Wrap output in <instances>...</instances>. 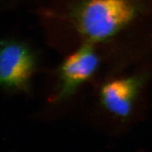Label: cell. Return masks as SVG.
I'll return each instance as SVG.
<instances>
[{
  "mask_svg": "<svg viewBox=\"0 0 152 152\" xmlns=\"http://www.w3.org/2000/svg\"><path fill=\"white\" fill-rule=\"evenodd\" d=\"M34 68V57L24 44L12 40L0 43L1 85L11 88L26 86Z\"/></svg>",
  "mask_w": 152,
  "mask_h": 152,
  "instance_id": "2",
  "label": "cell"
},
{
  "mask_svg": "<svg viewBox=\"0 0 152 152\" xmlns=\"http://www.w3.org/2000/svg\"><path fill=\"white\" fill-rule=\"evenodd\" d=\"M134 0H78L72 17L85 42L107 41L126 27L137 16Z\"/></svg>",
  "mask_w": 152,
  "mask_h": 152,
  "instance_id": "1",
  "label": "cell"
},
{
  "mask_svg": "<svg viewBox=\"0 0 152 152\" xmlns=\"http://www.w3.org/2000/svg\"><path fill=\"white\" fill-rule=\"evenodd\" d=\"M141 81L140 77H132L105 84L101 91L104 105L115 115L127 116L130 113Z\"/></svg>",
  "mask_w": 152,
  "mask_h": 152,
  "instance_id": "4",
  "label": "cell"
},
{
  "mask_svg": "<svg viewBox=\"0 0 152 152\" xmlns=\"http://www.w3.org/2000/svg\"><path fill=\"white\" fill-rule=\"evenodd\" d=\"M99 61L94 44L87 42L68 56L60 67L61 85L56 98L68 96L91 77L98 69Z\"/></svg>",
  "mask_w": 152,
  "mask_h": 152,
  "instance_id": "3",
  "label": "cell"
}]
</instances>
